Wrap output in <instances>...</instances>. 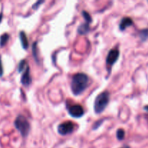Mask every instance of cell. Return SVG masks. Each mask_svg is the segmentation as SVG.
<instances>
[{
  "instance_id": "obj_16",
  "label": "cell",
  "mask_w": 148,
  "mask_h": 148,
  "mask_svg": "<svg viewBox=\"0 0 148 148\" xmlns=\"http://www.w3.org/2000/svg\"><path fill=\"white\" fill-rule=\"evenodd\" d=\"M32 49H33V56H34L35 59L36 60V62H38V49H37V42H35L33 44V47H32Z\"/></svg>"
},
{
  "instance_id": "obj_22",
  "label": "cell",
  "mask_w": 148,
  "mask_h": 148,
  "mask_svg": "<svg viewBox=\"0 0 148 148\" xmlns=\"http://www.w3.org/2000/svg\"><path fill=\"white\" fill-rule=\"evenodd\" d=\"M121 148H130V147H129V146H124V147H121Z\"/></svg>"
},
{
  "instance_id": "obj_5",
  "label": "cell",
  "mask_w": 148,
  "mask_h": 148,
  "mask_svg": "<svg viewBox=\"0 0 148 148\" xmlns=\"http://www.w3.org/2000/svg\"><path fill=\"white\" fill-rule=\"evenodd\" d=\"M68 112H69V115L71 116L75 117V118L82 117L84 115V114H85V111H84L82 106L79 105V104H75L73 106H71L69 108Z\"/></svg>"
},
{
  "instance_id": "obj_4",
  "label": "cell",
  "mask_w": 148,
  "mask_h": 148,
  "mask_svg": "<svg viewBox=\"0 0 148 148\" xmlns=\"http://www.w3.org/2000/svg\"><path fill=\"white\" fill-rule=\"evenodd\" d=\"M74 130H75V125H74L73 122H72L71 121L62 123L58 126L57 128L58 133L63 136L71 134V133L73 132Z\"/></svg>"
},
{
  "instance_id": "obj_19",
  "label": "cell",
  "mask_w": 148,
  "mask_h": 148,
  "mask_svg": "<svg viewBox=\"0 0 148 148\" xmlns=\"http://www.w3.org/2000/svg\"><path fill=\"white\" fill-rule=\"evenodd\" d=\"M4 73V70H3V66H2V62H1V56H0V77L3 75Z\"/></svg>"
},
{
  "instance_id": "obj_14",
  "label": "cell",
  "mask_w": 148,
  "mask_h": 148,
  "mask_svg": "<svg viewBox=\"0 0 148 148\" xmlns=\"http://www.w3.org/2000/svg\"><path fill=\"white\" fill-rule=\"evenodd\" d=\"M125 137V131L123 129H119L116 132V137L119 140H122Z\"/></svg>"
},
{
  "instance_id": "obj_1",
  "label": "cell",
  "mask_w": 148,
  "mask_h": 148,
  "mask_svg": "<svg viewBox=\"0 0 148 148\" xmlns=\"http://www.w3.org/2000/svg\"><path fill=\"white\" fill-rule=\"evenodd\" d=\"M89 78L85 73H77L72 77L71 82V90L75 95L82 93L88 87Z\"/></svg>"
},
{
  "instance_id": "obj_6",
  "label": "cell",
  "mask_w": 148,
  "mask_h": 148,
  "mask_svg": "<svg viewBox=\"0 0 148 148\" xmlns=\"http://www.w3.org/2000/svg\"><path fill=\"white\" fill-rule=\"evenodd\" d=\"M119 51L118 49H111L108 51L106 57V64L109 66H113L119 57Z\"/></svg>"
},
{
  "instance_id": "obj_9",
  "label": "cell",
  "mask_w": 148,
  "mask_h": 148,
  "mask_svg": "<svg viewBox=\"0 0 148 148\" xmlns=\"http://www.w3.org/2000/svg\"><path fill=\"white\" fill-rule=\"evenodd\" d=\"M90 31V24L85 22L83 24H81L77 28V33L79 35H86Z\"/></svg>"
},
{
  "instance_id": "obj_11",
  "label": "cell",
  "mask_w": 148,
  "mask_h": 148,
  "mask_svg": "<svg viewBox=\"0 0 148 148\" xmlns=\"http://www.w3.org/2000/svg\"><path fill=\"white\" fill-rule=\"evenodd\" d=\"M9 38H10V36L7 33H4L3 35H1L0 36V46L3 47L4 45H6V43L8 41Z\"/></svg>"
},
{
  "instance_id": "obj_21",
  "label": "cell",
  "mask_w": 148,
  "mask_h": 148,
  "mask_svg": "<svg viewBox=\"0 0 148 148\" xmlns=\"http://www.w3.org/2000/svg\"><path fill=\"white\" fill-rule=\"evenodd\" d=\"M144 109L145 110V111H148V106H145L144 107Z\"/></svg>"
},
{
  "instance_id": "obj_18",
  "label": "cell",
  "mask_w": 148,
  "mask_h": 148,
  "mask_svg": "<svg viewBox=\"0 0 148 148\" xmlns=\"http://www.w3.org/2000/svg\"><path fill=\"white\" fill-rule=\"evenodd\" d=\"M43 3H44V1H38L36 3V4H34L33 5V9H35V10H37V9L39 7H40V4H43Z\"/></svg>"
},
{
  "instance_id": "obj_20",
  "label": "cell",
  "mask_w": 148,
  "mask_h": 148,
  "mask_svg": "<svg viewBox=\"0 0 148 148\" xmlns=\"http://www.w3.org/2000/svg\"><path fill=\"white\" fill-rule=\"evenodd\" d=\"M2 17H3V13L1 12L0 13V23L1 22V20H2Z\"/></svg>"
},
{
  "instance_id": "obj_2",
  "label": "cell",
  "mask_w": 148,
  "mask_h": 148,
  "mask_svg": "<svg viewBox=\"0 0 148 148\" xmlns=\"http://www.w3.org/2000/svg\"><path fill=\"white\" fill-rule=\"evenodd\" d=\"M110 101V94L108 92H102L98 95L94 103V110L96 114H101L105 110Z\"/></svg>"
},
{
  "instance_id": "obj_17",
  "label": "cell",
  "mask_w": 148,
  "mask_h": 148,
  "mask_svg": "<svg viewBox=\"0 0 148 148\" xmlns=\"http://www.w3.org/2000/svg\"><path fill=\"white\" fill-rule=\"evenodd\" d=\"M103 121V120L101 119V120H99V121H97L95 123V124H93V126H92V130H97L98 128H99L100 126L102 124Z\"/></svg>"
},
{
  "instance_id": "obj_8",
  "label": "cell",
  "mask_w": 148,
  "mask_h": 148,
  "mask_svg": "<svg viewBox=\"0 0 148 148\" xmlns=\"http://www.w3.org/2000/svg\"><path fill=\"white\" fill-rule=\"evenodd\" d=\"M132 25L133 20L130 17H125L124 18H122V20H121V23L119 24V29L121 31H124V30H125V29L127 27L132 26Z\"/></svg>"
},
{
  "instance_id": "obj_12",
  "label": "cell",
  "mask_w": 148,
  "mask_h": 148,
  "mask_svg": "<svg viewBox=\"0 0 148 148\" xmlns=\"http://www.w3.org/2000/svg\"><path fill=\"white\" fill-rule=\"evenodd\" d=\"M140 37L142 39V40L145 41L148 39V28L144 29L140 32Z\"/></svg>"
},
{
  "instance_id": "obj_7",
  "label": "cell",
  "mask_w": 148,
  "mask_h": 148,
  "mask_svg": "<svg viewBox=\"0 0 148 148\" xmlns=\"http://www.w3.org/2000/svg\"><path fill=\"white\" fill-rule=\"evenodd\" d=\"M31 81L32 79L31 77H30V67L27 65L21 77V83L25 87H28L30 85V83H31Z\"/></svg>"
},
{
  "instance_id": "obj_13",
  "label": "cell",
  "mask_w": 148,
  "mask_h": 148,
  "mask_svg": "<svg viewBox=\"0 0 148 148\" xmlns=\"http://www.w3.org/2000/svg\"><path fill=\"white\" fill-rule=\"evenodd\" d=\"M27 62H26V60H25V59H23V60H21L20 62V63H19L18 64V68H17V69H18V72H22L23 70H25V68L27 67Z\"/></svg>"
},
{
  "instance_id": "obj_15",
  "label": "cell",
  "mask_w": 148,
  "mask_h": 148,
  "mask_svg": "<svg viewBox=\"0 0 148 148\" xmlns=\"http://www.w3.org/2000/svg\"><path fill=\"white\" fill-rule=\"evenodd\" d=\"M82 16L84 17V19H85V21H86V23H89L90 24V23L92 22V17H91V16L90 15L89 13H88V12H86L84 10V11H82Z\"/></svg>"
},
{
  "instance_id": "obj_10",
  "label": "cell",
  "mask_w": 148,
  "mask_h": 148,
  "mask_svg": "<svg viewBox=\"0 0 148 148\" xmlns=\"http://www.w3.org/2000/svg\"><path fill=\"white\" fill-rule=\"evenodd\" d=\"M20 40L21 42L22 47L24 49H27L28 48L29 43L28 40H27V36H26L25 33L24 31H20Z\"/></svg>"
},
{
  "instance_id": "obj_3",
  "label": "cell",
  "mask_w": 148,
  "mask_h": 148,
  "mask_svg": "<svg viewBox=\"0 0 148 148\" xmlns=\"http://www.w3.org/2000/svg\"><path fill=\"white\" fill-rule=\"evenodd\" d=\"M15 128L20 132L23 137H26L28 135L30 130V125L27 119L23 115H18L14 122Z\"/></svg>"
}]
</instances>
